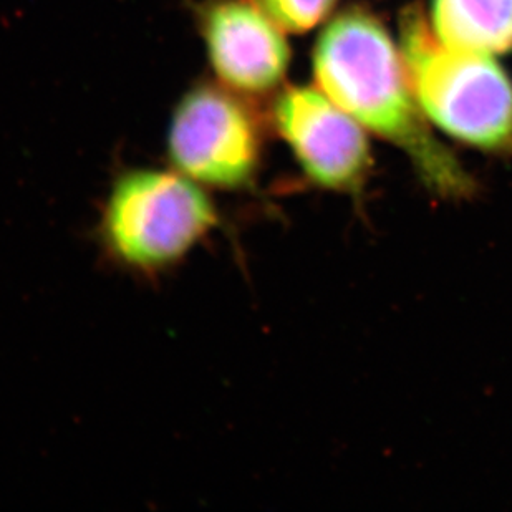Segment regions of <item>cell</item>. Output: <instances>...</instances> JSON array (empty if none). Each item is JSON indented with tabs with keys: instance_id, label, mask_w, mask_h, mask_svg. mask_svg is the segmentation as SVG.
I'll return each mask as SVG.
<instances>
[{
	"instance_id": "cell-4",
	"label": "cell",
	"mask_w": 512,
	"mask_h": 512,
	"mask_svg": "<svg viewBox=\"0 0 512 512\" xmlns=\"http://www.w3.org/2000/svg\"><path fill=\"white\" fill-rule=\"evenodd\" d=\"M174 170L201 186L239 189L259 168L261 140L251 113L224 88L198 85L174 110L168 133Z\"/></svg>"
},
{
	"instance_id": "cell-3",
	"label": "cell",
	"mask_w": 512,
	"mask_h": 512,
	"mask_svg": "<svg viewBox=\"0 0 512 512\" xmlns=\"http://www.w3.org/2000/svg\"><path fill=\"white\" fill-rule=\"evenodd\" d=\"M206 189L179 171L133 170L113 183L100 219L103 246L143 274L176 266L218 228Z\"/></svg>"
},
{
	"instance_id": "cell-8",
	"label": "cell",
	"mask_w": 512,
	"mask_h": 512,
	"mask_svg": "<svg viewBox=\"0 0 512 512\" xmlns=\"http://www.w3.org/2000/svg\"><path fill=\"white\" fill-rule=\"evenodd\" d=\"M281 29L305 32L325 19L335 0H254Z\"/></svg>"
},
{
	"instance_id": "cell-1",
	"label": "cell",
	"mask_w": 512,
	"mask_h": 512,
	"mask_svg": "<svg viewBox=\"0 0 512 512\" xmlns=\"http://www.w3.org/2000/svg\"><path fill=\"white\" fill-rule=\"evenodd\" d=\"M314 73L320 92L398 146L428 188L450 198L471 193L473 179L431 133L403 57L377 20L355 10L337 17L320 35Z\"/></svg>"
},
{
	"instance_id": "cell-7",
	"label": "cell",
	"mask_w": 512,
	"mask_h": 512,
	"mask_svg": "<svg viewBox=\"0 0 512 512\" xmlns=\"http://www.w3.org/2000/svg\"><path fill=\"white\" fill-rule=\"evenodd\" d=\"M431 29L456 52L506 54L512 50V0H435Z\"/></svg>"
},
{
	"instance_id": "cell-6",
	"label": "cell",
	"mask_w": 512,
	"mask_h": 512,
	"mask_svg": "<svg viewBox=\"0 0 512 512\" xmlns=\"http://www.w3.org/2000/svg\"><path fill=\"white\" fill-rule=\"evenodd\" d=\"M203 34L214 72L234 90L267 92L287 72L289 45L257 4L219 0L204 14Z\"/></svg>"
},
{
	"instance_id": "cell-5",
	"label": "cell",
	"mask_w": 512,
	"mask_h": 512,
	"mask_svg": "<svg viewBox=\"0 0 512 512\" xmlns=\"http://www.w3.org/2000/svg\"><path fill=\"white\" fill-rule=\"evenodd\" d=\"M277 131L305 176L335 193H357L367 181L372 158L363 126L325 93L295 87L274 108Z\"/></svg>"
},
{
	"instance_id": "cell-2",
	"label": "cell",
	"mask_w": 512,
	"mask_h": 512,
	"mask_svg": "<svg viewBox=\"0 0 512 512\" xmlns=\"http://www.w3.org/2000/svg\"><path fill=\"white\" fill-rule=\"evenodd\" d=\"M401 57L431 123L478 150L512 153V83L493 58L448 49L418 10L401 20Z\"/></svg>"
}]
</instances>
